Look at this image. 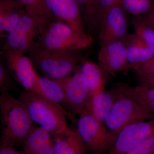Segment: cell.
<instances>
[{"mask_svg":"<svg viewBox=\"0 0 154 154\" xmlns=\"http://www.w3.org/2000/svg\"><path fill=\"white\" fill-rule=\"evenodd\" d=\"M0 114V146H15L23 143L35 126L24 104L8 92H1Z\"/></svg>","mask_w":154,"mask_h":154,"instance_id":"cell-1","label":"cell"},{"mask_svg":"<svg viewBox=\"0 0 154 154\" xmlns=\"http://www.w3.org/2000/svg\"><path fill=\"white\" fill-rule=\"evenodd\" d=\"M18 99L25 105L34 123L53 136L67 128L66 116L75 124L76 122L74 115L65 108L57 106L37 92L24 90L20 92Z\"/></svg>","mask_w":154,"mask_h":154,"instance_id":"cell-2","label":"cell"},{"mask_svg":"<svg viewBox=\"0 0 154 154\" xmlns=\"http://www.w3.org/2000/svg\"><path fill=\"white\" fill-rule=\"evenodd\" d=\"M79 51L48 49L35 44L28 54L43 76L59 81L72 75L79 66L82 59Z\"/></svg>","mask_w":154,"mask_h":154,"instance_id":"cell-3","label":"cell"},{"mask_svg":"<svg viewBox=\"0 0 154 154\" xmlns=\"http://www.w3.org/2000/svg\"><path fill=\"white\" fill-rule=\"evenodd\" d=\"M91 35L83 36L66 22L52 17L42 26L36 44L46 49L80 51L92 44Z\"/></svg>","mask_w":154,"mask_h":154,"instance_id":"cell-4","label":"cell"},{"mask_svg":"<svg viewBox=\"0 0 154 154\" xmlns=\"http://www.w3.org/2000/svg\"><path fill=\"white\" fill-rule=\"evenodd\" d=\"M118 91V96L105 123L109 131L116 137L130 125L154 119V113L131 97Z\"/></svg>","mask_w":154,"mask_h":154,"instance_id":"cell-5","label":"cell"},{"mask_svg":"<svg viewBox=\"0 0 154 154\" xmlns=\"http://www.w3.org/2000/svg\"><path fill=\"white\" fill-rule=\"evenodd\" d=\"M43 23L26 10L16 27L4 39L1 53L28 54L36 44Z\"/></svg>","mask_w":154,"mask_h":154,"instance_id":"cell-6","label":"cell"},{"mask_svg":"<svg viewBox=\"0 0 154 154\" xmlns=\"http://www.w3.org/2000/svg\"><path fill=\"white\" fill-rule=\"evenodd\" d=\"M77 131L88 151L93 154L109 152L116 137L109 131L105 123L85 111L77 119Z\"/></svg>","mask_w":154,"mask_h":154,"instance_id":"cell-7","label":"cell"},{"mask_svg":"<svg viewBox=\"0 0 154 154\" xmlns=\"http://www.w3.org/2000/svg\"><path fill=\"white\" fill-rule=\"evenodd\" d=\"M57 82L61 85L64 91L65 99L63 107L73 115H80L85 112L86 103L90 96V92L86 80L80 72L79 66L72 75Z\"/></svg>","mask_w":154,"mask_h":154,"instance_id":"cell-8","label":"cell"},{"mask_svg":"<svg viewBox=\"0 0 154 154\" xmlns=\"http://www.w3.org/2000/svg\"><path fill=\"white\" fill-rule=\"evenodd\" d=\"M1 55L11 74L24 90L41 94L38 85L39 75L30 58L11 52L1 53Z\"/></svg>","mask_w":154,"mask_h":154,"instance_id":"cell-9","label":"cell"},{"mask_svg":"<svg viewBox=\"0 0 154 154\" xmlns=\"http://www.w3.org/2000/svg\"><path fill=\"white\" fill-rule=\"evenodd\" d=\"M154 135V119L130 125L119 133L107 154H124Z\"/></svg>","mask_w":154,"mask_h":154,"instance_id":"cell-10","label":"cell"},{"mask_svg":"<svg viewBox=\"0 0 154 154\" xmlns=\"http://www.w3.org/2000/svg\"><path fill=\"white\" fill-rule=\"evenodd\" d=\"M123 9L121 3H119L102 17L98 29L102 45L122 39L127 35V22Z\"/></svg>","mask_w":154,"mask_h":154,"instance_id":"cell-11","label":"cell"},{"mask_svg":"<svg viewBox=\"0 0 154 154\" xmlns=\"http://www.w3.org/2000/svg\"><path fill=\"white\" fill-rule=\"evenodd\" d=\"M45 6L52 16L69 25L83 36L87 32L79 6L76 0H44Z\"/></svg>","mask_w":154,"mask_h":154,"instance_id":"cell-12","label":"cell"},{"mask_svg":"<svg viewBox=\"0 0 154 154\" xmlns=\"http://www.w3.org/2000/svg\"><path fill=\"white\" fill-rule=\"evenodd\" d=\"M98 60L99 65L107 75L128 69L125 38L102 45Z\"/></svg>","mask_w":154,"mask_h":154,"instance_id":"cell-13","label":"cell"},{"mask_svg":"<svg viewBox=\"0 0 154 154\" xmlns=\"http://www.w3.org/2000/svg\"><path fill=\"white\" fill-rule=\"evenodd\" d=\"M26 9L20 0H0V38L5 39Z\"/></svg>","mask_w":154,"mask_h":154,"instance_id":"cell-14","label":"cell"},{"mask_svg":"<svg viewBox=\"0 0 154 154\" xmlns=\"http://www.w3.org/2000/svg\"><path fill=\"white\" fill-rule=\"evenodd\" d=\"M118 94L117 89L90 96L86 103L85 111L105 123Z\"/></svg>","mask_w":154,"mask_h":154,"instance_id":"cell-15","label":"cell"},{"mask_svg":"<svg viewBox=\"0 0 154 154\" xmlns=\"http://www.w3.org/2000/svg\"><path fill=\"white\" fill-rule=\"evenodd\" d=\"M53 137V154H86L88 151L76 130L67 128Z\"/></svg>","mask_w":154,"mask_h":154,"instance_id":"cell-16","label":"cell"},{"mask_svg":"<svg viewBox=\"0 0 154 154\" xmlns=\"http://www.w3.org/2000/svg\"><path fill=\"white\" fill-rule=\"evenodd\" d=\"M25 154H53L52 135L38 126L32 128L23 143Z\"/></svg>","mask_w":154,"mask_h":154,"instance_id":"cell-17","label":"cell"},{"mask_svg":"<svg viewBox=\"0 0 154 154\" xmlns=\"http://www.w3.org/2000/svg\"><path fill=\"white\" fill-rule=\"evenodd\" d=\"M79 69L88 84L90 96L105 91L107 74L99 65L92 61L82 59Z\"/></svg>","mask_w":154,"mask_h":154,"instance_id":"cell-18","label":"cell"},{"mask_svg":"<svg viewBox=\"0 0 154 154\" xmlns=\"http://www.w3.org/2000/svg\"><path fill=\"white\" fill-rule=\"evenodd\" d=\"M128 69L137 68L154 57L151 50L135 34H127L125 37Z\"/></svg>","mask_w":154,"mask_h":154,"instance_id":"cell-19","label":"cell"},{"mask_svg":"<svg viewBox=\"0 0 154 154\" xmlns=\"http://www.w3.org/2000/svg\"><path fill=\"white\" fill-rule=\"evenodd\" d=\"M119 92L135 99L149 112L154 113V88L141 85L131 87L122 85Z\"/></svg>","mask_w":154,"mask_h":154,"instance_id":"cell-20","label":"cell"},{"mask_svg":"<svg viewBox=\"0 0 154 154\" xmlns=\"http://www.w3.org/2000/svg\"><path fill=\"white\" fill-rule=\"evenodd\" d=\"M38 85L42 95L57 106L64 107L60 104L63 105L64 103V91L62 86L58 82L39 75Z\"/></svg>","mask_w":154,"mask_h":154,"instance_id":"cell-21","label":"cell"},{"mask_svg":"<svg viewBox=\"0 0 154 154\" xmlns=\"http://www.w3.org/2000/svg\"><path fill=\"white\" fill-rule=\"evenodd\" d=\"M79 6L87 30L94 32L97 29V0H76Z\"/></svg>","mask_w":154,"mask_h":154,"instance_id":"cell-22","label":"cell"},{"mask_svg":"<svg viewBox=\"0 0 154 154\" xmlns=\"http://www.w3.org/2000/svg\"><path fill=\"white\" fill-rule=\"evenodd\" d=\"M29 14L45 23L53 16L48 10L44 0H20Z\"/></svg>","mask_w":154,"mask_h":154,"instance_id":"cell-23","label":"cell"},{"mask_svg":"<svg viewBox=\"0 0 154 154\" xmlns=\"http://www.w3.org/2000/svg\"><path fill=\"white\" fill-rule=\"evenodd\" d=\"M135 34L149 48L154 55V30L143 19L133 20Z\"/></svg>","mask_w":154,"mask_h":154,"instance_id":"cell-24","label":"cell"},{"mask_svg":"<svg viewBox=\"0 0 154 154\" xmlns=\"http://www.w3.org/2000/svg\"><path fill=\"white\" fill-rule=\"evenodd\" d=\"M17 82L9 72L3 57L0 60V91L1 92L18 91Z\"/></svg>","mask_w":154,"mask_h":154,"instance_id":"cell-25","label":"cell"},{"mask_svg":"<svg viewBox=\"0 0 154 154\" xmlns=\"http://www.w3.org/2000/svg\"><path fill=\"white\" fill-rule=\"evenodd\" d=\"M124 154H154V135Z\"/></svg>","mask_w":154,"mask_h":154,"instance_id":"cell-26","label":"cell"},{"mask_svg":"<svg viewBox=\"0 0 154 154\" xmlns=\"http://www.w3.org/2000/svg\"><path fill=\"white\" fill-rule=\"evenodd\" d=\"M120 3V0H97L96 20L99 27V23L105 13L112 7Z\"/></svg>","mask_w":154,"mask_h":154,"instance_id":"cell-27","label":"cell"},{"mask_svg":"<svg viewBox=\"0 0 154 154\" xmlns=\"http://www.w3.org/2000/svg\"><path fill=\"white\" fill-rule=\"evenodd\" d=\"M135 70L139 74L154 73V57L138 67Z\"/></svg>","mask_w":154,"mask_h":154,"instance_id":"cell-28","label":"cell"},{"mask_svg":"<svg viewBox=\"0 0 154 154\" xmlns=\"http://www.w3.org/2000/svg\"><path fill=\"white\" fill-rule=\"evenodd\" d=\"M138 77L141 85L154 88V73H138Z\"/></svg>","mask_w":154,"mask_h":154,"instance_id":"cell-29","label":"cell"},{"mask_svg":"<svg viewBox=\"0 0 154 154\" xmlns=\"http://www.w3.org/2000/svg\"><path fill=\"white\" fill-rule=\"evenodd\" d=\"M0 154H25L15 149L12 146H0Z\"/></svg>","mask_w":154,"mask_h":154,"instance_id":"cell-30","label":"cell"},{"mask_svg":"<svg viewBox=\"0 0 154 154\" xmlns=\"http://www.w3.org/2000/svg\"><path fill=\"white\" fill-rule=\"evenodd\" d=\"M137 5L140 14L148 11L151 7L149 0H137Z\"/></svg>","mask_w":154,"mask_h":154,"instance_id":"cell-31","label":"cell"},{"mask_svg":"<svg viewBox=\"0 0 154 154\" xmlns=\"http://www.w3.org/2000/svg\"><path fill=\"white\" fill-rule=\"evenodd\" d=\"M143 20L147 24L154 28V11L150 13Z\"/></svg>","mask_w":154,"mask_h":154,"instance_id":"cell-32","label":"cell"}]
</instances>
